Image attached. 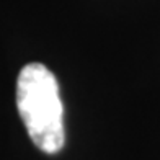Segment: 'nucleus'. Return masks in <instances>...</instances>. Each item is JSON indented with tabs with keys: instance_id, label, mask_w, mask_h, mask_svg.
Masks as SVG:
<instances>
[{
	"instance_id": "nucleus-1",
	"label": "nucleus",
	"mask_w": 160,
	"mask_h": 160,
	"mask_svg": "<svg viewBox=\"0 0 160 160\" xmlns=\"http://www.w3.org/2000/svg\"><path fill=\"white\" fill-rule=\"evenodd\" d=\"M17 106L26 132L39 150L56 154L64 147V108L59 85L46 65L28 64L17 80Z\"/></svg>"
}]
</instances>
